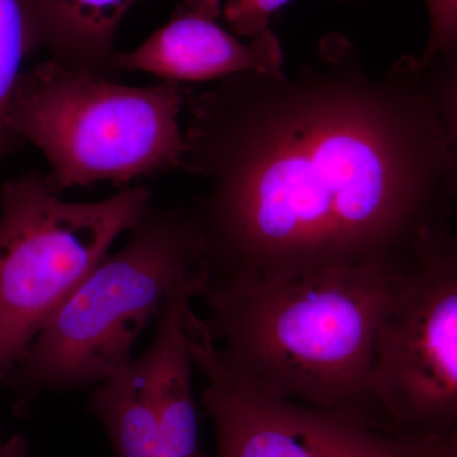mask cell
<instances>
[{"mask_svg": "<svg viewBox=\"0 0 457 457\" xmlns=\"http://www.w3.org/2000/svg\"><path fill=\"white\" fill-rule=\"evenodd\" d=\"M179 170L212 276L403 266L449 222L457 174L414 57L384 74L327 41L291 75L245 71L186 101Z\"/></svg>", "mask_w": 457, "mask_h": 457, "instance_id": "obj_1", "label": "cell"}, {"mask_svg": "<svg viewBox=\"0 0 457 457\" xmlns=\"http://www.w3.org/2000/svg\"><path fill=\"white\" fill-rule=\"evenodd\" d=\"M405 264L293 278L212 276L204 320L228 365L261 389L385 427L371 380L381 326Z\"/></svg>", "mask_w": 457, "mask_h": 457, "instance_id": "obj_2", "label": "cell"}, {"mask_svg": "<svg viewBox=\"0 0 457 457\" xmlns=\"http://www.w3.org/2000/svg\"><path fill=\"white\" fill-rule=\"evenodd\" d=\"M128 243L57 308L5 378L27 411L40 394L93 386L134 360L137 338L171 299L204 296L206 243L188 204H150Z\"/></svg>", "mask_w": 457, "mask_h": 457, "instance_id": "obj_3", "label": "cell"}, {"mask_svg": "<svg viewBox=\"0 0 457 457\" xmlns=\"http://www.w3.org/2000/svg\"><path fill=\"white\" fill-rule=\"evenodd\" d=\"M189 92L167 80L135 88L50 59L23 71L8 128L41 150L57 192L102 180L129 185L179 170Z\"/></svg>", "mask_w": 457, "mask_h": 457, "instance_id": "obj_4", "label": "cell"}, {"mask_svg": "<svg viewBox=\"0 0 457 457\" xmlns=\"http://www.w3.org/2000/svg\"><path fill=\"white\" fill-rule=\"evenodd\" d=\"M150 204L145 186L73 203L60 197L47 176L5 180L0 188V381Z\"/></svg>", "mask_w": 457, "mask_h": 457, "instance_id": "obj_5", "label": "cell"}, {"mask_svg": "<svg viewBox=\"0 0 457 457\" xmlns=\"http://www.w3.org/2000/svg\"><path fill=\"white\" fill-rule=\"evenodd\" d=\"M381 423L407 433L457 426V233L426 228L396 279L371 380Z\"/></svg>", "mask_w": 457, "mask_h": 457, "instance_id": "obj_6", "label": "cell"}, {"mask_svg": "<svg viewBox=\"0 0 457 457\" xmlns=\"http://www.w3.org/2000/svg\"><path fill=\"white\" fill-rule=\"evenodd\" d=\"M185 318L192 362L206 380L201 403L215 427L216 457H457V426L441 433L394 431L267 393L228 365L194 309Z\"/></svg>", "mask_w": 457, "mask_h": 457, "instance_id": "obj_7", "label": "cell"}, {"mask_svg": "<svg viewBox=\"0 0 457 457\" xmlns=\"http://www.w3.org/2000/svg\"><path fill=\"white\" fill-rule=\"evenodd\" d=\"M220 0H185L167 25L137 49L116 53L111 73L144 71L176 83L218 82L245 71H282L284 55L270 29L248 42L220 25Z\"/></svg>", "mask_w": 457, "mask_h": 457, "instance_id": "obj_8", "label": "cell"}, {"mask_svg": "<svg viewBox=\"0 0 457 457\" xmlns=\"http://www.w3.org/2000/svg\"><path fill=\"white\" fill-rule=\"evenodd\" d=\"M194 297L179 296L158 317L154 339L143 354L149 374V396L165 440L177 457H206L198 435L192 392L191 353L186 342V312Z\"/></svg>", "mask_w": 457, "mask_h": 457, "instance_id": "obj_9", "label": "cell"}, {"mask_svg": "<svg viewBox=\"0 0 457 457\" xmlns=\"http://www.w3.org/2000/svg\"><path fill=\"white\" fill-rule=\"evenodd\" d=\"M35 49L73 68L111 74L114 38L137 0H22Z\"/></svg>", "mask_w": 457, "mask_h": 457, "instance_id": "obj_10", "label": "cell"}, {"mask_svg": "<svg viewBox=\"0 0 457 457\" xmlns=\"http://www.w3.org/2000/svg\"><path fill=\"white\" fill-rule=\"evenodd\" d=\"M89 411L106 429L116 457H177L150 402L143 356L97 385Z\"/></svg>", "mask_w": 457, "mask_h": 457, "instance_id": "obj_11", "label": "cell"}, {"mask_svg": "<svg viewBox=\"0 0 457 457\" xmlns=\"http://www.w3.org/2000/svg\"><path fill=\"white\" fill-rule=\"evenodd\" d=\"M35 50L22 0H0V159L17 141L8 128L9 107L23 73V60Z\"/></svg>", "mask_w": 457, "mask_h": 457, "instance_id": "obj_12", "label": "cell"}, {"mask_svg": "<svg viewBox=\"0 0 457 457\" xmlns=\"http://www.w3.org/2000/svg\"><path fill=\"white\" fill-rule=\"evenodd\" d=\"M417 60L427 92L449 139L457 174V49Z\"/></svg>", "mask_w": 457, "mask_h": 457, "instance_id": "obj_13", "label": "cell"}, {"mask_svg": "<svg viewBox=\"0 0 457 457\" xmlns=\"http://www.w3.org/2000/svg\"><path fill=\"white\" fill-rule=\"evenodd\" d=\"M290 0H228L222 18L239 37L254 38L269 31L270 18Z\"/></svg>", "mask_w": 457, "mask_h": 457, "instance_id": "obj_14", "label": "cell"}, {"mask_svg": "<svg viewBox=\"0 0 457 457\" xmlns=\"http://www.w3.org/2000/svg\"><path fill=\"white\" fill-rule=\"evenodd\" d=\"M428 7L429 41L422 57L457 49V0H426Z\"/></svg>", "mask_w": 457, "mask_h": 457, "instance_id": "obj_15", "label": "cell"}, {"mask_svg": "<svg viewBox=\"0 0 457 457\" xmlns=\"http://www.w3.org/2000/svg\"><path fill=\"white\" fill-rule=\"evenodd\" d=\"M0 457H31L25 436L17 433L4 444H0Z\"/></svg>", "mask_w": 457, "mask_h": 457, "instance_id": "obj_16", "label": "cell"}, {"mask_svg": "<svg viewBox=\"0 0 457 457\" xmlns=\"http://www.w3.org/2000/svg\"><path fill=\"white\" fill-rule=\"evenodd\" d=\"M0 435H2V426H0Z\"/></svg>", "mask_w": 457, "mask_h": 457, "instance_id": "obj_17", "label": "cell"}]
</instances>
